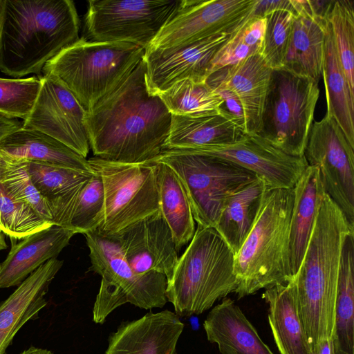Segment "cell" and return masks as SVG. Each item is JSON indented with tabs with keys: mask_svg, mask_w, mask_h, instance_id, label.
Listing matches in <instances>:
<instances>
[{
	"mask_svg": "<svg viewBox=\"0 0 354 354\" xmlns=\"http://www.w3.org/2000/svg\"><path fill=\"white\" fill-rule=\"evenodd\" d=\"M171 121L160 97L148 90L144 57L86 114L94 156L125 163L158 158L165 150Z\"/></svg>",
	"mask_w": 354,
	"mask_h": 354,
	"instance_id": "cell-1",
	"label": "cell"
},
{
	"mask_svg": "<svg viewBox=\"0 0 354 354\" xmlns=\"http://www.w3.org/2000/svg\"><path fill=\"white\" fill-rule=\"evenodd\" d=\"M354 232L343 212L325 193L299 270V313L313 352L333 339L341 256L346 236Z\"/></svg>",
	"mask_w": 354,
	"mask_h": 354,
	"instance_id": "cell-2",
	"label": "cell"
},
{
	"mask_svg": "<svg viewBox=\"0 0 354 354\" xmlns=\"http://www.w3.org/2000/svg\"><path fill=\"white\" fill-rule=\"evenodd\" d=\"M71 0H5L0 71L16 78L41 75L44 65L79 37Z\"/></svg>",
	"mask_w": 354,
	"mask_h": 354,
	"instance_id": "cell-3",
	"label": "cell"
},
{
	"mask_svg": "<svg viewBox=\"0 0 354 354\" xmlns=\"http://www.w3.org/2000/svg\"><path fill=\"white\" fill-rule=\"evenodd\" d=\"M293 188L268 187L255 223L235 254L238 299L292 280L290 229Z\"/></svg>",
	"mask_w": 354,
	"mask_h": 354,
	"instance_id": "cell-4",
	"label": "cell"
},
{
	"mask_svg": "<svg viewBox=\"0 0 354 354\" xmlns=\"http://www.w3.org/2000/svg\"><path fill=\"white\" fill-rule=\"evenodd\" d=\"M235 254L214 227L199 225L167 281L166 297L178 317L200 315L234 292Z\"/></svg>",
	"mask_w": 354,
	"mask_h": 354,
	"instance_id": "cell-5",
	"label": "cell"
},
{
	"mask_svg": "<svg viewBox=\"0 0 354 354\" xmlns=\"http://www.w3.org/2000/svg\"><path fill=\"white\" fill-rule=\"evenodd\" d=\"M145 49L127 42L80 38L49 60L42 74L59 80L88 111L144 57Z\"/></svg>",
	"mask_w": 354,
	"mask_h": 354,
	"instance_id": "cell-6",
	"label": "cell"
},
{
	"mask_svg": "<svg viewBox=\"0 0 354 354\" xmlns=\"http://www.w3.org/2000/svg\"><path fill=\"white\" fill-rule=\"evenodd\" d=\"M89 249L90 269L102 277L93 308V320L103 324L119 306L129 303L145 310L162 308L167 302V278L157 272L136 274L118 243L97 230L84 234Z\"/></svg>",
	"mask_w": 354,
	"mask_h": 354,
	"instance_id": "cell-7",
	"label": "cell"
},
{
	"mask_svg": "<svg viewBox=\"0 0 354 354\" xmlns=\"http://www.w3.org/2000/svg\"><path fill=\"white\" fill-rule=\"evenodd\" d=\"M319 96L313 80L272 70L257 135L288 155L304 156Z\"/></svg>",
	"mask_w": 354,
	"mask_h": 354,
	"instance_id": "cell-8",
	"label": "cell"
},
{
	"mask_svg": "<svg viewBox=\"0 0 354 354\" xmlns=\"http://www.w3.org/2000/svg\"><path fill=\"white\" fill-rule=\"evenodd\" d=\"M156 160L176 174L194 220L204 227H214L227 197L257 177L229 160L179 149L165 150Z\"/></svg>",
	"mask_w": 354,
	"mask_h": 354,
	"instance_id": "cell-9",
	"label": "cell"
},
{
	"mask_svg": "<svg viewBox=\"0 0 354 354\" xmlns=\"http://www.w3.org/2000/svg\"><path fill=\"white\" fill-rule=\"evenodd\" d=\"M88 161L104 188V216L98 232L115 234L160 209L156 160L125 163L94 156Z\"/></svg>",
	"mask_w": 354,
	"mask_h": 354,
	"instance_id": "cell-10",
	"label": "cell"
},
{
	"mask_svg": "<svg viewBox=\"0 0 354 354\" xmlns=\"http://www.w3.org/2000/svg\"><path fill=\"white\" fill-rule=\"evenodd\" d=\"M181 0H91L85 16L90 41L127 42L145 50Z\"/></svg>",
	"mask_w": 354,
	"mask_h": 354,
	"instance_id": "cell-11",
	"label": "cell"
},
{
	"mask_svg": "<svg viewBox=\"0 0 354 354\" xmlns=\"http://www.w3.org/2000/svg\"><path fill=\"white\" fill-rule=\"evenodd\" d=\"M354 148L328 115L311 126L304 156L318 168L325 193L354 227Z\"/></svg>",
	"mask_w": 354,
	"mask_h": 354,
	"instance_id": "cell-12",
	"label": "cell"
},
{
	"mask_svg": "<svg viewBox=\"0 0 354 354\" xmlns=\"http://www.w3.org/2000/svg\"><path fill=\"white\" fill-rule=\"evenodd\" d=\"M257 0H181L147 49L186 45L233 28L252 14Z\"/></svg>",
	"mask_w": 354,
	"mask_h": 354,
	"instance_id": "cell-13",
	"label": "cell"
},
{
	"mask_svg": "<svg viewBox=\"0 0 354 354\" xmlns=\"http://www.w3.org/2000/svg\"><path fill=\"white\" fill-rule=\"evenodd\" d=\"M41 86L22 129L44 133L86 158L90 145L86 110L54 75H41Z\"/></svg>",
	"mask_w": 354,
	"mask_h": 354,
	"instance_id": "cell-14",
	"label": "cell"
},
{
	"mask_svg": "<svg viewBox=\"0 0 354 354\" xmlns=\"http://www.w3.org/2000/svg\"><path fill=\"white\" fill-rule=\"evenodd\" d=\"M241 24L192 44L145 50L146 81L149 93L158 95L185 79L206 82L215 55Z\"/></svg>",
	"mask_w": 354,
	"mask_h": 354,
	"instance_id": "cell-15",
	"label": "cell"
},
{
	"mask_svg": "<svg viewBox=\"0 0 354 354\" xmlns=\"http://www.w3.org/2000/svg\"><path fill=\"white\" fill-rule=\"evenodd\" d=\"M179 150L229 160L252 171L271 188H293L308 165L304 156L288 155L256 134H244L227 144Z\"/></svg>",
	"mask_w": 354,
	"mask_h": 354,
	"instance_id": "cell-16",
	"label": "cell"
},
{
	"mask_svg": "<svg viewBox=\"0 0 354 354\" xmlns=\"http://www.w3.org/2000/svg\"><path fill=\"white\" fill-rule=\"evenodd\" d=\"M107 236L118 243L136 274L157 272L164 274L167 281L171 277L179 257L171 232L160 209Z\"/></svg>",
	"mask_w": 354,
	"mask_h": 354,
	"instance_id": "cell-17",
	"label": "cell"
},
{
	"mask_svg": "<svg viewBox=\"0 0 354 354\" xmlns=\"http://www.w3.org/2000/svg\"><path fill=\"white\" fill-rule=\"evenodd\" d=\"M184 326L172 311L149 312L122 323L110 335L104 354H176Z\"/></svg>",
	"mask_w": 354,
	"mask_h": 354,
	"instance_id": "cell-18",
	"label": "cell"
},
{
	"mask_svg": "<svg viewBox=\"0 0 354 354\" xmlns=\"http://www.w3.org/2000/svg\"><path fill=\"white\" fill-rule=\"evenodd\" d=\"M272 69L260 53L211 73L206 82L223 84L239 100L245 120V134L257 135Z\"/></svg>",
	"mask_w": 354,
	"mask_h": 354,
	"instance_id": "cell-19",
	"label": "cell"
},
{
	"mask_svg": "<svg viewBox=\"0 0 354 354\" xmlns=\"http://www.w3.org/2000/svg\"><path fill=\"white\" fill-rule=\"evenodd\" d=\"M62 265L57 259L48 260L0 303V354H6L19 330L46 306L45 296Z\"/></svg>",
	"mask_w": 354,
	"mask_h": 354,
	"instance_id": "cell-20",
	"label": "cell"
},
{
	"mask_svg": "<svg viewBox=\"0 0 354 354\" xmlns=\"http://www.w3.org/2000/svg\"><path fill=\"white\" fill-rule=\"evenodd\" d=\"M76 233L52 225L21 239L12 241L11 249L0 264V288L19 286L48 260L57 259Z\"/></svg>",
	"mask_w": 354,
	"mask_h": 354,
	"instance_id": "cell-21",
	"label": "cell"
},
{
	"mask_svg": "<svg viewBox=\"0 0 354 354\" xmlns=\"http://www.w3.org/2000/svg\"><path fill=\"white\" fill-rule=\"evenodd\" d=\"M207 340L221 354H274L239 306L229 297L215 306L203 322Z\"/></svg>",
	"mask_w": 354,
	"mask_h": 354,
	"instance_id": "cell-22",
	"label": "cell"
},
{
	"mask_svg": "<svg viewBox=\"0 0 354 354\" xmlns=\"http://www.w3.org/2000/svg\"><path fill=\"white\" fill-rule=\"evenodd\" d=\"M32 183L45 201L53 224L68 228L78 195L93 173L28 161Z\"/></svg>",
	"mask_w": 354,
	"mask_h": 354,
	"instance_id": "cell-23",
	"label": "cell"
},
{
	"mask_svg": "<svg viewBox=\"0 0 354 354\" xmlns=\"http://www.w3.org/2000/svg\"><path fill=\"white\" fill-rule=\"evenodd\" d=\"M262 298L268 305V323L280 354H313L298 310L295 281L266 288Z\"/></svg>",
	"mask_w": 354,
	"mask_h": 354,
	"instance_id": "cell-24",
	"label": "cell"
},
{
	"mask_svg": "<svg viewBox=\"0 0 354 354\" xmlns=\"http://www.w3.org/2000/svg\"><path fill=\"white\" fill-rule=\"evenodd\" d=\"M244 134L233 120L220 110L201 115H171L165 150L192 149L227 144Z\"/></svg>",
	"mask_w": 354,
	"mask_h": 354,
	"instance_id": "cell-25",
	"label": "cell"
},
{
	"mask_svg": "<svg viewBox=\"0 0 354 354\" xmlns=\"http://www.w3.org/2000/svg\"><path fill=\"white\" fill-rule=\"evenodd\" d=\"M294 203L290 229V262L292 278L297 274L305 254L325 194L315 166L308 165L293 187Z\"/></svg>",
	"mask_w": 354,
	"mask_h": 354,
	"instance_id": "cell-26",
	"label": "cell"
},
{
	"mask_svg": "<svg viewBox=\"0 0 354 354\" xmlns=\"http://www.w3.org/2000/svg\"><path fill=\"white\" fill-rule=\"evenodd\" d=\"M7 156L93 173L86 158L57 140L38 131L19 129L0 140Z\"/></svg>",
	"mask_w": 354,
	"mask_h": 354,
	"instance_id": "cell-27",
	"label": "cell"
},
{
	"mask_svg": "<svg viewBox=\"0 0 354 354\" xmlns=\"http://www.w3.org/2000/svg\"><path fill=\"white\" fill-rule=\"evenodd\" d=\"M328 19L304 12L295 15L281 68L318 82L322 73Z\"/></svg>",
	"mask_w": 354,
	"mask_h": 354,
	"instance_id": "cell-28",
	"label": "cell"
},
{
	"mask_svg": "<svg viewBox=\"0 0 354 354\" xmlns=\"http://www.w3.org/2000/svg\"><path fill=\"white\" fill-rule=\"evenodd\" d=\"M268 187L257 176L225 199L214 228L234 254L251 231Z\"/></svg>",
	"mask_w": 354,
	"mask_h": 354,
	"instance_id": "cell-29",
	"label": "cell"
},
{
	"mask_svg": "<svg viewBox=\"0 0 354 354\" xmlns=\"http://www.w3.org/2000/svg\"><path fill=\"white\" fill-rule=\"evenodd\" d=\"M322 75L327 104L326 115L337 123L354 148V93L339 62L328 21Z\"/></svg>",
	"mask_w": 354,
	"mask_h": 354,
	"instance_id": "cell-30",
	"label": "cell"
},
{
	"mask_svg": "<svg viewBox=\"0 0 354 354\" xmlns=\"http://www.w3.org/2000/svg\"><path fill=\"white\" fill-rule=\"evenodd\" d=\"M156 183L159 207L178 252L195 233V223L184 187L174 171L156 160Z\"/></svg>",
	"mask_w": 354,
	"mask_h": 354,
	"instance_id": "cell-31",
	"label": "cell"
},
{
	"mask_svg": "<svg viewBox=\"0 0 354 354\" xmlns=\"http://www.w3.org/2000/svg\"><path fill=\"white\" fill-rule=\"evenodd\" d=\"M333 346L335 354H354V232L346 236L342 252Z\"/></svg>",
	"mask_w": 354,
	"mask_h": 354,
	"instance_id": "cell-32",
	"label": "cell"
},
{
	"mask_svg": "<svg viewBox=\"0 0 354 354\" xmlns=\"http://www.w3.org/2000/svg\"><path fill=\"white\" fill-rule=\"evenodd\" d=\"M171 115H194L219 110L223 100L206 82L185 79L158 94Z\"/></svg>",
	"mask_w": 354,
	"mask_h": 354,
	"instance_id": "cell-33",
	"label": "cell"
},
{
	"mask_svg": "<svg viewBox=\"0 0 354 354\" xmlns=\"http://www.w3.org/2000/svg\"><path fill=\"white\" fill-rule=\"evenodd\" d=\"M28 164V160L0 153V184L13 200L28 205L39 218L53 224L52 214L32 183Z\"/></svg>",
	"mask_w": 354,
	"mask_h": 354,
	"instance_id": "cell-34",
	"label": "cell"
},
{
	"mask_svg": "<svg viewBox=\"0 0 354 354\" xmlns=\"http://www.w3.org/2000/svg\"><path fill=\"white\" fill-rule=\"evenodd\" d=\"M339 62L354 93V6L351 0H335L328 17Z\"/></svg>",
	"mask_w": 354,
	"mask_h": 354,
	"instance_id": "cell-35",
	"label": "cell"
},
{
	"mask_svg": "<svg viewBox=\"0 0 354 354\" xmlns=\"http://www.w3.org/2000/svg\"><path fill=\"white\" fill-rule=\"evenodd\" d=\"M104 203L102 181L93 171L78 195L68 229L84 234L97 230L103 220Z\"/></svg>",
	"mask_w": 354,
	"mask_h": 354,
	"instance_id": "cell-36",
	"label": "cell"
},
{
	"mask_svg": "<svg viewBox=\"0 0 354 354\" xmlns=\"http://www.w3.org/2000/svg\"><path fill=\"white\" fill-rule=\"evenodd\" d=\"M41 86V75L26 78L0 77V115L26 120Z\"/></svg>",
	"mask_w": 354,
	"mask_h": 354,
	"instance_id": "cell-37",
	"label": "cell"
},
{
	"mask_svg": "<svg viewBox=\"0 0 354 354\" xmlns=\"http://www.w3.org/2000/svg\"><path fill=\"white\" fill-rule=\"evenodd\" d=\"M264 17L266 28L261 55L272 70L280 69L288 49L295 15L289 10H276Z\"/></svg>",
	"mask_w": 354,
	"mask_h": 354,
	"instance_id": "cell-38",
	"label": "cell"
},
{
	"mask_svg": "<svg viewBox=\"0 0 354 354\" xmlns=\"http://www.w3.org/2000/svg\"><path fill=\"white\" fill-rule=\"evenodd\" d=\"M53 225L39 218L28 205L15 201L0 184V230L12 241Z\"/></svg>",
	"mask_w": 354,
	"mask_h": 354,
	"instance_id": "cell-39",
	"label": "cell"
},
{
	"mask_svg": "<svg viewBox=\"0 0 354 354\" xmlns=\"http://www.w3.org/2000/svg\"><path fill=\"white\" fill-rule=\"evenodd\" d=\"M242 24L215 55L210 74L219 69L235 65L246 57L257 54L242 39L240 32Z\"/></svg>",
	"mask_w": 354,
	"mask_h": 354,
	"instance_id": "cell-40",
	"label": "cell"
},
{
	"mask_svg": "<svg viewBox=\"0 0 354 354\" xmlns=\"http://www.w3.org/2000/svg\"><path fill=\"white\" fill-rule=\"evenodd\" d=\"M276 10H286L295 15V0H257L252 10V15L264 17Z\"/></svg>",
	"mask_w": 354,
	"mask_h": 354,
	"instance_id": "cell-41",
	"label": "cell"
},
{
	"mask_svg": "<svg viewBox=\"0 0 354 354\" xmlns=\"http://www.w3.org/2000/svg\"><path fill=\"white\" fill-rule=\"evenodd\" d=\"M22 127V122L18 119H12L0 115V140Z\"/></svg>",
	"mask_w": 354,
	"mask_h": 354,
	"instance_id": "cell-42",
	"label": "cell"
},
{
	"mask_svg": "<svg viewBox=\"0 0 354 354\" xmlns=\"http://www.w3.org/2000/svg\"><path fill=\"white\" fill-rule=\"evenodd\" d=\"M317 354H335L333 339L324 340L321 344Z\"/></svg>",
	"mask_w": 354,
	"mask_h": 354,
	"instance_id": "cell-43",
	"label": "cell"
},
{
	"mask_svg": "<svg viewBox=\"0 0 354 354\" xmlns=\"http://www.w3.org/2000/svg\"><path fill=\"white\" fill-rule=\"evenodd\" d=\"M20 354H54L52 351L46 349L41 348L35 346H30V348L24 350Z\"/></svg>",
	"mask_w": 354,
	"mask_h": 354,
	"instance_id": "cell-44",
	"label": "cell"
},
{
	"mask_svg": "<svg viewBox=\"0 0 354 354\" xmlns=\"http://www.w3.org/2000/svg\"><path fill=\"white\" fill-rule=\"evenodd\" d=\"M4 8H5V0H0V41H1V37L2 28H3Z\"/></svg>",
	"mask_w": 354,
	"mask_h": 354,
	"instance_id": "cell-45",
	"label": "cell"
},
{
	"mask_svg": "<svg viewBox=\"0 0 354 354\" xmlns=\"http://www.w3.org/2000/svg\"><path fill=\"white\" fill-rule=\"evenodd\" d=\"M7 248V244L5 241V234L0 230V251Z\"/></svg>",
	"mask_w": 354,
	"mask_h": 354,
	"instance_id": "cell-46",
	"label": "cell"
}]
</instances>
